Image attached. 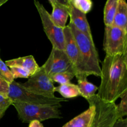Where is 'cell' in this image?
Returning a JSON list of instances; mask_svg holds the SVG:
<instances>
[{"label":"cell","instance_id":"obj_30","mask_svg":"<svg viewBox=\"0 0 127 127\" xmlns=\"http://www.w3.org/2000/svg\"><path fill=\"white\" fill-rule=\"evenodd\" d=\"M126 117H126V118H127V116H126Z\"/></svg>","mask_w":127,"mask_h":127},{"label":"cell","instance_id":"obj_3","mask_svg":"<svg viewBox=\"0 0 127 127\" xmlns=\"http://www.w3.org/2000/svg\"><path fill=\"white\" fill-rule=\"evenodd\" d=\"M12 105L16 109L19 119L23 123L29 124L34 120L41 122L48 119H60L63 117L59 109L62 105H37L14 101Z\"/></svg>","mask_w":127,"mask_h":127},{"label":"cell","instance_id":"obj_15","mask_svg":"<svg viewBox=\"0 0 127 127\" xmlns=\"http://www.w3.org/2000/svg\"><path fill=\"white\" fill-rule=\"evenodd\" d=\"M112 26L127 32V2L125 0H119L117 9Z\"/></svg>","mask_w":127,"mask_h":127},{"label":"cell","instance_id":"obj_21","mask_svg":"<svg viewBox=\"0 0 127 127\" xmlns=\"http://www.w3.org/2000/svg\"><path fill=\"white\" fill-rule=\"evenodd\" d=\"M75 76V74L71 73H62L54 74L50 77L53 82L59 83L60 85L70 83L71 80Z\"/></svg>","mask_w":127,"mask_h":127},{"label":"cell","instance_id":"obj_16","mask_svg":"<svg viewBox=\"0 0 127 127\" xmlns=\"http://www.w3.org/2000/svg\"><path fill=\"white\" fill-rule=\"evenodd\" d=\"M78 79V84L81 93V96L85 99H88L95 95V93L98 91V88L93 83L87 80L86 78H79Z\"/></svg>","mask_w":127,"mask_h":127},{"label":"cell","instance_id":"obj_9","mask_svg":"<svg viewBox=\"0 0 127 127\" xmlns=\"http://www.w3.org/2000/svg\"><path fill=\"white\" fill-rule=\"evenodd\" d=\"M127 33L125 31L115 26H105L103 49L106 55H123Z\"/></svg>","mask_w":127,"mask_h":127},{"label":"cell","instance_id":"obj_6","mask_svg":"<svg viewBox=\"0 0 127 127\" xmlns=\"http://www.w3.org/2000/svg\"><path fill=\"white\" fill-rule=\"evenodd\" d=\"M33 3L40 17L43 31L47 38L52 43V47L64 50V29L57 27L53 23L50 17V14L48 13L44 6L39 1H34Z\"/></svg>","mask_w":127,"mask_h":127},{"label":"cell","instance_id":"obj_19","mask_svg":"<svg viewBox=\"0 0 127 127\" xmlns=\"http://www.w3.org/2000/svg\"><path fill=\"white\" fill-rule=\"evenodd\" d=\"M69 2L76 9L86 15L93 7V2L91 0H69Z\"/></svg>","mask_w":127,"mask_h":127},{"label":"cell","instance_id":"obj_5","mask_svg":"<svg viewBox=\"0 0 127 127\" xmlns=\"http://www.w3.org/2000/svg\"><path fill=\"white\" fill-rule=\"evenodd\" d=\"M7 96L14 101L22 102L31 104L37 105H61V102H67L68 99L64 98L55 97L51 98L38 95L25 89L21 83L14 81L9 84Z\"/></svg>","mask_w":127,"mask_h":127},{"label":"cell","instance_id":"obj_12","mask_svg":"<svg viewBox=\"0 0 127 127\" xmlns=\"http://www.w3.org/2000/svg\"><path fill=\"white\" fill-rule=\"evenodd\" d=\"M64 51L69 58L75 69V66L79 60V50L71 31L68 26L64 28Z\"/></svg>","mask_w":127,"mask_h":127},{"label":"cell","instance_id":"obj_4","mask_svg":"<svg viewBox=\"0 0 127 127\" xmlns=\"http://www.w3.org/2000/svg\"><path fill=\"white\" fill-rule=\"evenodd\" d=\"M94 107V116L91 127H113L119 118L117 104L104 101L97 95L87 99Z\"/></svg>","mask_w":127,"mask_h":127},{"label":"cell","instance_id":"obj_20","mask_svg":"<svg viewBox=\"0 0 127 127\" xmlns=\"http://www.w3.org/2000/svg\"><path fill=\"white\" fill-rule=\"evenodd\" d=\"M0 78L11 84L14 81L13 75L11 73L10 68L6 65L5 62L0 58Z\"/></svg>","mask_w":127,"mask_h":127},{"label":"cell","instance_id":"obj_22","mask_svg":"<svg viewBox=\"0 0 127 127\" xmlns=\"http://www.w3.org/2000/svg\"><path fill=\"white\" fill-rule=\"evenodd\" d=\"M120 99V103L117 105V112L119 119H122L127 115V91Z\"/></svg>","mask_w":127,"mask_h":127},{"label":"cell","instance_id":"obj_8","mask_svg":"<svg viewBox=\"0 0 127 127\" xmlns=\"http://www.w3.org/2000/svg\"><path fill=\"white\" fill-rule=\"evenodd\" d=\"M47 75L50 78L54 74L62 73H73L76 71L73 63L64 50L53 48L48 59L42 65Z\"/></svg>","mask_w":127,"mask_h":127},{"label":"cell","instance_id":"obj_26","mask_svg":"<svg viewBox=\"0 0 127 127\" xmlns=\"http://www.w3.org/2000/svg\"><path fill=\"white\" fill-rule=\"evenodd\" d=\"M113 127H127V119H119Z\"/></svg>","mask_w":127,"mask_h":127},{"label":"cell","instance_id":"obj_24","mask_svg":"<svg viewBox=\"0 0 127 127\" xmlns=\"http://www.w3.org/2000/svg\"><path fill=\"white\" fill-rule=\"evenodd\" d=\"M9 68L14 79H17V78H26V79H28L31 76L29 73L25 69H22V68L13 66L10 67Z\"/></svg>","mask_w":127,"mask_h":127},{"label":"cell","instance_id":"obj_1","mask_svg":"<svg viewBox=\"0 0 127 127\" xmlns=\"http://www.w3.org/2000/svg\"><path fill=\"white\" fill-rule=\"evenodd\" d=\"M100 78L97 95L104 101L115 103L127 91V68L123 55H105Z\"/></svg>","mask_w":127,"mask_h":127},{"label":"cell","instance_id":"obj_13","mask_svg":"<svg viewBox=\"0 0 127 127\" xmlns=\"http://www.w3.org/2000/svg\"><path fill=\"white\" fill-rule=\"evenodd\" d=\"M5 63L6 65L10 67L17 66L22 68V69L27 71L30 74V76H32L40 69V66L36 62L34 57L32 55L26 56V57H19L14 59L9 60L6 61Z\"/></svg>","mask_w":127,"mask_h":127},{"label":"cell","instance_id":"obj_28","mask_svg":"<svg viewBox=\"0 0 127 127\" xmlns=\"http://www.w3.org/2000/svg\"><path fill=\"white\" fill-rule=\"evenodd\" d=\"M123 56H124V61H125V64H126L127 68V33L126 41H125V48H124V53H123Z\"/></svg>","mask_w":127,"mask_h":127},{"label":"cell","instance_id":"obj_29","mask_svg":"<svg viewBox=\"0 0 127 127\" xmlns=\"http://www.w3.org/2000/svg\"><path fill=\"white\" fill-rule=\"evenodd\" d=\"M7 1V0H0V7L2 6L4 4L6 3Z\"/></svg>","mask_w":127,"mask_h":127},{"label":"cell","instance_id":"obj_23","mask_svg":"<svg viewBox=\"0 0 127 127\" xmlns=\"http://www.w3.org/2000/svg\"><path fill=\"white\" fill-rule=\"evenodd\" d=\"M12 102L7 95L0 94V120L3 117L7 109L12 105Z\"/></svg>","mask_w":127,"mask_h":127},{"label":"cell","instance_id":"obj_2","mask_svg":"<svg viewBox=\"0 0 127 127\" xmlns=\"http://www.w3.org/2000/svg\"><path fill=\"white\" fill-rule=\"evenodd\" d=\"M68 26L75 38L79 50V60L75 66V76L77 79L87 78L91 75L100 77L101 68L99 54L94 40L78 31L71 22Z\"/></svg>","mask_w":127,"mask_h":127},{"label":"cell","instance_id":"obj_14","mask_svg":"<svg viewBox=\"0 0 127 127\" xmlns=\"http://www.w3.org/2000/svg\"><path fill=\"white\" fill-rule=\"evenodd\" d=\"M86 110L73 118L62 127H91L94 116V107L91 104Z\"/></svg>","mask_w":127,"mask_h":127},{"label":"cell","instance_id":"obj_11","mask_svg":"<svg viewBox=\"0 0 127 127\" xmlns=\"http://www.w3.org/2000/svg\"><path fill=\"white\" fill-rule=\"evenodd\" d=\"M68 8L70 22L77 29L88 36L89 38L93 40V35L91 31L89 22L86 18V15L82 13L75 8L68 0Z\"/></svg>","mask_w":127,"mask_h":127},{"label":"cell","instance_id":"obj_18","mask_svg":"<svg viewBox=\"0 0 127 127\" xmlns=\"http://www.w3.org/2000/svg\"><path fill=\"white\" fill-rule=\"evenodd\" d=\"M55 92H58L63 97V98L66 99H71L81 95L78 86L71 83L55 87Z\"/></svg>","mask_w":127,"mask_h":127},{"label":"cell","instance_id":"obj_10","mask_svg":"<svg viewBox=\"0 0 127 127\" xmlns=\"http://www.w3.org/2000/svg\"><path fill=\"white\" fill-rule=\"evenodd\" d=\"M48 2L52 7V21L57 27L64 29L69 17L68 0H49Z\"/></svg>","mask_w":127,"mask_h":127},{"label":"cell","instance_id":"obj_7","mask_svg":"<svg viewBox=\"0 0 127 127\" xmlns=\"http://www.w3.org/2000/svg\"><path fill=\"white\" fill-rule=\"evenodd\" d=\"M21 85L27 90L38 95L47 97H55L54 84L47 75L43 67H40L39 70L30 76L28 80Z\"/></svg>","mask_w":127,"mask_h":127},{"label":"cell","instance_id":"obj_17","mask_svg":"<svg viewBox=\"0 0 127 127\" xmlns=\"http://www.w3.org/2000/svg\"><path fill=\"white\" fill-rule=\"evenodd\" d=\"M119 0H108L104 10V22L105 26H111L114 23L118 7Z\"/></svg>","mask_w":127,"mask_h":127},{"label":"cell","instance_id":"obj_27","mask_svg":"<svg viewBox=\"0 0 127 127\" xmlns=\"http://www.w3.org/2000/svg\"><path fill=\"white\" fill-rule=\"evenodd\" d=\"M29 127H44L43 125L41 124L40 122L37 121V120H34L29 123Z\"/></svg>","mask_w":127,"mask_h":127},{"label":"cell","instance_id":"obj_25","mask_svg":"<svg viewBox=\"0 0 127 127\" xmlns=\"http://www.w3.org/2000/svg\"><path fill=\"white\" fill-rule=\"evenodd\" d=\"M9 88V84L0 78V94L7 95Z\"/></svg>","mask_w":127,"mask_h":127}]
</instances>
